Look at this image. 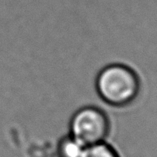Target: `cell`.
<instances>
[{
	"label": "cell",
	"mask_w": 157,
	"mask_h": 157,
	"mask_svg": "<svg viewBox=\"0 0 157 157\" xmlns=\"http://www.w3.org/2000/svg\"><path fill=\"white\" fill-rule=\"evenodd\" d=\"M85 146L70 134L62 137L57 145L58 157H81Z\"/></svg>",
	"instance_id": "cell-3"
},
{
	"label": "cell",
	"mask_w": 157,
	"mask_h": 157,
	"mask_svg": "<svg viewBox=\"0 0 157 157\" xmlns=\"http://www.w3.org/2000/svg\"><path fill=\"white\" fill-rule=\"evenodd\" d=\"M81 157H120V155L113 146L103 141L86 146Z\"/></svg>",
	"instance_id": "cell-4"
},
{
	"label": "cell",
	"mask_w": 157,
	"mask_h": 157,
	"mask_svg": "<svg viewBox=\"0 0 157 157\" xmlns=\"http://www.w3.org/2000/svg\"><path fill=\"white\" fill-rule=\"evenodd\" d=\"M69 134L84 146L105 141L110 132L108 115L100 107H81L71 117Z\"/></svg>",
	"instance_id": "cell-2"
},
{
	"label": "cell",
	"mask_w": 157,
	"mask_h": 157,
	"mask_svg": "<svg viewBox=\"0 0 157 157\" xmlns=\"http://www.w3.org/2000/svg\"><path fill=\"white\" fill-rule=\"evenodd\" d=\"M98 96L113 107L130 105L139 96L141 81L136 71L123 63L106 65L95 79Z\"/></svg>",
	"instance_id": "cell-1"
}]
</instances>
